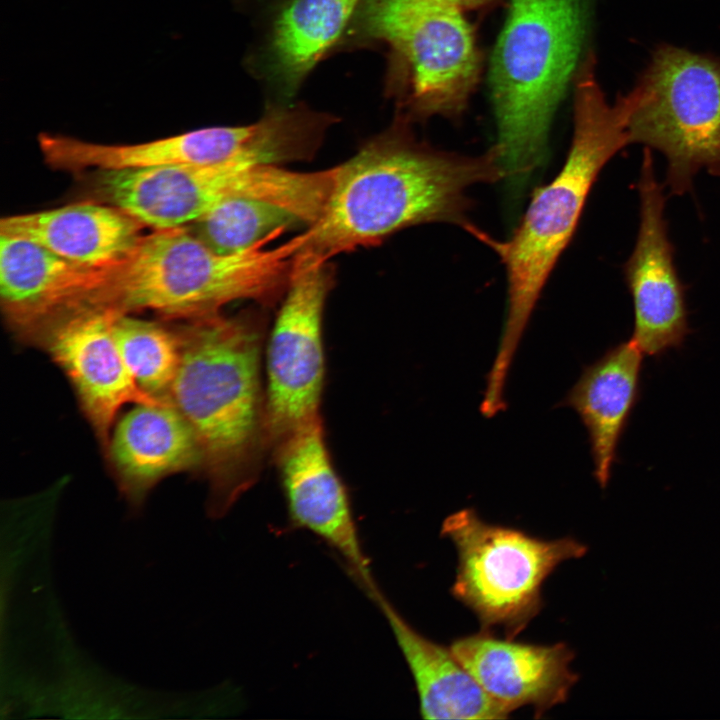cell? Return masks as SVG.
<instances>
[{
	"label": "cell",
	"mask_w": 720,
	"mask_h": 720,
	"mask_svg": "<svg viewBox=\"0 0 720 720\" xmlns=\"http://www.w3.org/2000/svg\"><path fill=\"white\" fill-rule=\"evenodd\" d=\"M450 649L480 687L512 712L531 706L540 717L565 702L579 679L570 666L575 653L562 642H516L482 629L454 640Z\"/></svg>",
	"instance_id": "5bb4252c"
},
{
	"label": "cell",
	"mask_w": 720,
	"mask_h": 720,
	"mask_svg": "<svg viewBox=\"0 0 720 720\" xmlns=\"http://www.w3.org/2000/svg\"><path fill=\"white\" fill-rule=\"evenodd\" d=\"M179 368L168 400L191 427L209 486L207 511L224 516L256 481L267 450L260 377L263 318L221 313L176 328Z\"/></svg>",
	"instance_id": "7a4b0ae2"
},
{
	"label": "cell",
	"mask_w": 720,
	"mask_h": 720,
	"mask_svg": "<svg viewBox=\"0 0 720 720\" xmlns=\"http://www.w3.org/2000/svg\"><path fill=\"white\" fill-rule=\"evenodd\" d=\"M145 226L111 205L76 203L3 217L0 232L33 241L74 263L101 269L118 267L143 238Z\"/></svg>",
	"instance_id": "e0dca14e"
},
{
	"label": "cell",
	"mask_w": 720,
	"mask_h": 720,
	"mask_svg": "<svg viewBox=\"0 0 720 720\" xmlns=\"http://www.w3.org/2000/svg\"><path fill=\"white\" fill-rule=\"evenodd\" d=\"M454 8H467L482 5L490 0H432Z\"/></svg>",
	"instance_id": "cb8c5ba5"
},
{
	"label": "cell",
	"mask_w": 720,
	"mask_h": 720,
	"mask_svg": "<svg viewBox=\"0 0 720 720\" xmlns=\"http://www.w3.org/2000/svg\"><path fill=\"white\" fill-rule=\"evenodd\" d=\"M118 313L105 306L81 305L53 317L27 338L68 377L104 453L124 405L168 401L144 392L129 372L113 333Z\"/></svg>",
	"instance_id": "8fae6325"
},
{
	"label": "cell",
	"mask_w": 720,
	"mask_h": 720,
	"mask_svg": "<svg viewBox=\"0 0 720 720\" xmlns=\"http://www.w3.org/2000/svg\"><path fill=\"white\" fill-rule=\"evenodd\" d=\"M113 333L136 384L152 397L168 400L181 358V341L176 327L171 329L157 322L118 313Z\"/></svg>",
	"instance_id": "7402d4cb"
},
{
	"label": "cell",
	"mask_w": 720,
	"mask_h": 720,
	"mask_svg": "<svg viewBox=\"0 0 720 720\" xmlns=\"http://www.w3.org/2000/svg\"><path fill=\"white\" fill-rule=\"evenodd\" d=\"M45 161L56 169L143 170L183 163H223L230 155L229 126L205 127L136 144L108 145L41 134Z\"/></svg>",
	"instance_id": "ffe728a7"
},
{
	"label": "cell",
	"mask_w": 720,
	"mask_h": 720,
	"mask_svg": "<svg viewBox=\"0 0 720 720\" xmlns=\"http://www.w3.org/2000/svg\"><path fill=\"white\" fill-rule=\"evenodd\" d=\"M635 89L629 142L665 156L670 191L687 192L703 168L720 176V61L662 45Z\"/></svg>",
	"instance_id": "9c48e42d"
},
{
	"label": "cell",
	"mask_w": 720,
	"mask_h": 720,
	"mask_svg": "<svg viewBox=\"0 0 720 720\" xmlns=\"http://www.w3.org/2000/svg\"><path fill=\"white\" fill-rule=\"evenodd\" d=\"M271 454L279 469L291 524L327 544L371 598L380 588L373 578L346 488L332 465L321 417L296 429Z\"/></svg>",
	"instance_id": "7c38bea8"
},
{
	"label": "cell",
	"mask_w": 720,
	"mask_h": 720,
	"mask_svg": "<svg viewBox=\"0 0 720 720\" xmlns=\"http://www.w3.org/2000/svg\"><path fill=\"white\" fill-rule=\"evenodd\" d=\"M134 405L113 427L104 454L121 495L138 511L166 477L200 471L201 455L191 427L170 401Z\"/></svg>",
	"instance_id": "2e32d148"
},
{
	"label": "cell",
	"mask_w": 720,
	"mask_h": 720,
	"mask_svg": "<svg viewBox=\"0 0 720 720\" xmlns=\"http://www.w3.org/2000/svg\"><path fill=\"white\" fill-rule=\"evenodd\" d=\"M329 263L294 265L267 347L265 435L271 453L320 417L324 379L322 316L332 287Z\"/></svg>",
	"instance_id": "30bf717a"
},
{
	"label": "cell",
	"mask_w": 720,
	"mask_h": 720,
	"mask_svg": "<svg viewBox=\"0 0 720 720\" xmlns=\"http://www.w3.org/2000/svg\"><path fill=\"white\" fill-rule=\"evenodd\" d=\"M640 223L633 252L624 266L633 301L631 340L651 357L684 345L690 333L685 288L678 276L664 217L665 199L645 148L638 181Z\"/></svg>",
	"instance_id": "4fadbf2b"
},
{
	"label": "cell",
	"mask_w": 720,
	"mask_h": 720,
	"mask_svg": "<svg viewBox=\"0 0 720 720\" xmlns=\"http://www.w3.org/2000/svg\"><path fill=\"white\" fill-rule=\"evenodd\" d=\"M363 0H292L277 16L270 39L272 78L293 94L339 40Z\"/></svg>",
	"instance_id": "44dd1931"
},
{
	"label": "cell",
	"mask_w": 720,
	"mask_h": 720,
	"mask_svg": "<svg viewBox=\"0 0 720 720\" xmlns=\"http://www.w3.org/2000/svg\"><path fill=\"white\" fill-rule=\"evenodd\" d=\"M301 222L279 206L246 198L226 200L188 225L190 231L221 254L241 252L275 230Z\"/></svg>",
	"instance_id": "603a6c76"
},
{
	"label": "cell",
	"mask_w": 720,
	"mask_h": 720,
	"mask_svg": "<svg viewBox=\"0 0 720 720\" xmlns=\"http://www.w3.org/2000/svg\"><path fill=\"white\" fill-rule=\"evenodd\" d=\"M504 178L494 145L477 156L418 142L402 122L372 138L337 166L321 217L309 226L296 264H323L424 223L466 228L474 185Z\"/></svg>",
	"instance_id": "6da1fadb"
},
{
	"label": "cell",
	"mask_w": 720,
	"mask_h": 720,
	"mask_svg": "<svg viewBox=\"0 0 720 720\" xmlns=\"http://www.w3.org/2000/svg\"><path fill=\"white\" fill-rule=\"evenodd\" d=\"M440 534L457 552L451 594L477 616L482 629L501 628L509 639L540 612L546 578L561 563L587 552V546L572 537H533L487 523L472 508L450 514Z\"/></svg>",
	"instance_id": "52a82bcc"
},
{
	"label": "cell",
	"mask_w": 720,
	"mask_h": 720,
	"mask_svg": "<svg viewBox=\"0 0 720 720\" xmlns=\"http://www.w3.org/2000/svg\"><path fill=\"white\" fill-rule=\"evenodd\" d=\"M643 355L631 339L611 347L583 370L563 400L587 428L601 488L609 483L619 442L640 398Z\"/></svg>",
	"instance_id": "ac0fdd59"
},
{
	"label": "cell",
	"mask_w": 720,
	"mask_h": 720,
	"mask_svg": "<svg viewBox=\"0 0 720 720\" xmlns=\"http://www.w3.org/2000/svg\"><path fill=\"white\" fill-rule=\"evenodd\" d=\"M112 269L83 266L25 238L0 234V299L9 326L27 339L58 314L87 304Z\"/></svg>",
	"instance_id": "9a60e30c"
},
{
	"label": "cell",
	"mask_w": 720,
	"mask_h": 720,
	"mask_svg": "<svg viewBox=\"0 0 720 720\" xmlns=\"http://www.w3.org/2000/svg\"><path fill=\"white\" fill-rule=\"evenodd\" d=\"M286 229L232 254L214 251L187 226L154 230L112 270L90 304L123 314L150 310L186 321L219 314L237 300L272 304L286 292L296 256L308 238L305 231L269 247Z\"/></svg>",
	"instance_id": "277c9868"
},
{
	"label": "cell",
	"mask_w": 720,
	"mask_h": 720,
	"mask_svg": "<svg viewBox=\"0 0 720 720\" xmlns=\"http://www.w3.org/2000/svg\"><path fill=\"white\" fill-rule=\"evenodd\" d=\"M372 601L395 637L413 677L423 719H505L512 711L491 698L446 648L416 631L380 590Z\"/></svg>",
	"instance_id": "d6986e66"
},
{
	"label": "cell",
	"mask_w": 720,
	"mask_h": 720,
	"mask_svg": "<svg viewBox=\"0 0 720 720\" xmlns=\"http://www.w3.org/2000/svg\"><path fill=\"white\" fill-rule=\"evenodd\" d=\"M586 27L582 0H511L491 66L504 178L521 188L543 163L555 110Z\"/></svg>",
	"instance_id": "5b68a950"
},
{
	"label": "cell",
	"mask_w": 720,
	"mask_h": 720,
	"mask_svg": "<svg viewBox=\"0 0 720 720\" xmlns=\"http://www.w3.org/2000/svg\"><path fill=\"white\" fill-rule=\"evenodd\" d=\"M360 28L389 48L391 90L416 114L455 115L478 75L473 33L459 9L432 0H363Z\"/></svg>",
	"instance_id": "ba28073f"
},
{
	"label": "cell",
	"mask_w": 720,
	"mask_h": 720,
	"mask_svg": "<svg viewBox=\"0 0 720 720\" xmlns=\"http://www.w3.org/2000/svg\"><path fill=\"white\" fill-rule=\"evenodd\" d=\"M588 55L576 78L574 132L560 172L535 190L519 225L498 240L474 225L466 227L500 258L507 275L504 325L487 381L502 388L516 349L550 272L577 227L588 194L604 165L629 144L628 125L638 94L633 89L609 104Z\"/></svg>",
	"instance_id": "3957f363"
},
{
	"label": "cell",
	"mask_w": 720,
	"mask_h": 720,
	"mask_svg": "<svg viewBox=\"0 0 720 720\" xmlns=\"http://www.w3.org/2000/svg\"><path fill=\"white\" fill-rule=\"evenodd\" d=\"M95 176V192L106 203L154 230L188 226L235 198L267 202L306 219L315 212L322 193L318 173L278 165L183 163L97 171Z\"/></svg>",
	"instance_id": "8992f818"
}]
</instances>
